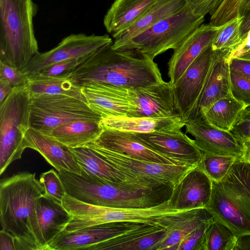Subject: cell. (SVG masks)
<instances>
[{
	"label": "cell",
	"mask_w": 250,
	"mask_h": 250,
	"mask_svg": "<svg viewBox=\"0 0 250 250\" xmlns=\"http://www.w3.org/2000/svg\"><path fill=\"white\" fill-rule=\"evenodd\" d=\"M112 43L78 59L68 79L81 88L94 83L136 89L163 80L157 64L128 50L113 49Z\"/></svg>",
	"instance_id": "obj_1"
},
{
	"label": "cell",
	"mask_w": 250,
	"mask_h": 250,
	"mask_svg": "<svg viewBox=\"0 0 250 250\" xmlns=\"http://www.w3.org/2000/svg\"><path fill=\"white\" fill-rule=\"evenodd\" d=\"M44 193L35 173L20 172L0 181V223L15 237L16 250H48L37 214V200Z\"/></svg>",
	"instance_id": "obj_2"
},
{
	"label": "cell",
	"mask_w": 250,
	"mask_h": 250,
	"mask_svg": "<svg viewBox=\"0 0 250 250\" xmlns=\"http://www.w3.org/2000/svg\"><path fill=\"white\" fill-rule=\"evenodd\" d=\"M205 208L235 235L250 234V163L237 158L223 179L212 181Z\"/></svg>",
	"instance_id": "obj_3"
},
{
	"label": "cell",
	"mask_w": 250,
	"mask_h": 250,
	"mask_svg": "<svg viewBox=\"0 0 250 250\" xmlns=\"http://www.w3.org/2000/svg\"><path fill=\"white\" fill-rule=\"evenodd\" d=\"M32 0H0V61L22 70L39 52Z\"/></svg>",
	"instance_id": "obj_4"
},
{
	"label": "cell",
	"mask_w": 250,
	"mask_h": 250,
	"mask_svg": "<svg viewBox=\"0 0 250 250\" xmlns=\"http://www.w3.org/2000/svg\"><path fill=\"white\" fill-rule=\"evenodd\" d=\"M172 187L165 185L153 189H134L85 175L77 180L74 195L77 200L91 205L117 208H146L168 200Z\"/></svg>",
	"instance_id": "obj_5"
},
{
	"label": "cell",
	"mask_w": 250,
	"mask_h": 250,
	"mask_svg": "<svg viewBox=\"0 0 250 250\" xmlns=\"http://www.w3.org/2000/svg\"><path fill=\"white\" fill-rule=\"evenodd\" d=\"M31 95L28 83L13 88L0 104V174L26 148L24 139L30 127Z\"/></svg>",
	"instance_id": "obj_6"
},
{
	"label": "cell",
	"mask_w": 250,
	"mask_h": 250,
	"mask_svg": "<svg viewBox=\"0 0 250 250\" xmlns=\"http://www.w3.org/2000/svg\"><path fill=\"white\" fill-rule=\"evenodd\" d=\"M204 17L186 7L177 14L162 20L114 50H128L154 60L169 49L173 50L203 24Z\"/></svg>",
	"instance_id": "obj_7"
},
{
	"label": "cell",
	"mask_w": 250,
	"mask_h": 250,
	"mask_svg": "<svg viewBox=\"0 0 250 250\" xmlns=\"http://www.w3.org/2000/svg\"><path fill=\"white\" fill-rule=\"evenodd\" d=\"M102 119L81 98L64 94L31 95L30 127L44 135L73 121Z\"/></svg>",
	"instance_id": "obj_8"
},
{
	"label": "cell",
	"mask_w": 250,
	"mask_h": 250,
	"mask_svg": "<svg viewBox=\"0 0 250 250\" xmlns=\"http://www.w3.org/2000/svg\"><path fill=\"white\" fill-rule=\"evenodd\" d=\"M65 208L73 217L67 226L70 232L111 222L151 223L158 216L181 211L172 209L167 200L150 208H117L89 204L73 197L68 198Z\"/></svg>",
	"instance_id": "obj_9"
},
{
	"label": "cell",
	"mask_w": 250,
	"mask_h": 250,
	"mask_svg": "<svg viewBox=\"0 0 250 250\" xmlns=\"http://www.w3.org/2000/svg\"><path fill=\"white\" fill-rule=\"evenodd\" d=\"M85 146L95 150L118 169L156 186L173 187L187 172L196 167L142 160L89 145Z\"/></svg>",
	"instance_id": "obj_10"
},
{
	"label": "cell",
	"mask_w": 250,
	"mask_h": 250,
	"mask_svg": "<svg viewBox=\"0 0 250 250\" xmlns=\"http://www.w3.org/2000/svg\"><path fill=\"white\" fill-rule=\"evenodd\" d=\"M213 55L211 44L194 60L173 85L177 112L185 123L198 117L197 108Z\"/></svg>",
	"instance_id": "obj_11"
},
{
	"label": "cell",
	"mask_w": 250,
	"mask_h": 250,
	"mask_svg": "<svg viewBox=\"0 0 250 250\" xmlns=\"http://www.w3.org/2000/svg\"><path fill=\"white\" fill-rule=\"evenodd\" d=\"M112 43L111 38L107 35L71 34L53 49L35 55L21 70L30 77L53 64L79 59Z\"/></svg>",
	"instance_id": "obj_12"
},
{
	"label": "cell",
	"mask_w": 250,
	"mask_h": 250,
	"mask_svg": "<svg viewBox=\"0 0 250 250\" xmlns=\"http://www.w3.org/2000/svg\"><path fill=\"white\" fill-rule=\"evenodd\" d=\"M142 143L184 165L197 167L203 152L181 129L150 133L133 132Z\"/></svg>",
	"instance_id": "obj_13"
},
{
	"label": "cell",
	"mask_w": 250,
	"mask_h": 250,
	"mask_svg": "<svg viewBox=\"0 0 250 250\" xmlns=\"http://www.w3.org/2000/svg\"><path fill=\"white\" fill-rule=\"evenodd\" d=\"M70 149L82 172L104 182L134 189H153L165 186L153 185L118 169L89 147Z\"/></svg>",
	"instance_id": "obj_14"
},
{
	"label": "cell",
	"mask_w": 250,
	"mask_h": 250,
	"mask_svg": "<svg viewBox=\"0 0 250 250\" xmlns=\"http://www.w3.org/2000/svg\"><path fill=\"white\" fill-rule=\"evenodd\" d=\"M135 105L132 117L162 118L179 115L175 102L173 85L164 80L147 86L130 89Z\"/></svg>",
	"instance_id": "obj_15"
},
{
	"label": "cell",
	"mask_w": 250,
	"mask_h": 250,
	"mask_svg": "<svg viewBox=\"0 0 250 250\" xmlns=\"http://www.w3.org/2000/svg\"><path fill=\"white\" fill-rule=\"evenodd\" d=\"M142 223L117 222L92 226L67 232L63 231L48 244V250H85L116 237Z\"/></svg>",
	"instance_id": "obj_16"
},
{
	"label": "cell",
	"mask_w": 250,
	"mask_h": 250,
	"mask_svg": "<svg viewBox=\"0 0 250 250\" xmlns=\"http://www.w3.org/2000/svg\"><path fill=\"white\" fill-rule=\"evenodd\" d=\"M187 133L192 136L198 147L205 153L241 158V143L231 132L209 125L201 116L185 123Z\"/></svg>",
	"instance_id": "obj_17"
},
{
	"label": "cell",
	"mask_w": 250,
	"mask_h": 250,
	"mask_svg": "<svg viewBox=\"0 0 250 250\" xmlns=\"http://www.w3.org/2000/svg\"><path fill=\"white\" fill-rule=\"evenodd\" d=\"M212 181L197 166L187 172L172 187L167 200L173 210L205 208L212 192Z\"/></svg>",
	"instance_id": "obj_18"
},
{
	"label": "cell",
	"mask_w": 250,
	"mask_h": 250,
	"mask_svg": "<svg viewBox=\"0 0 250 250\" xmlns=\"http://www.w3.org/2000/svg\"><path fill=\"white\" fill-rule=\"evenodd\" d=\"M82 91L90 108L102 118L133 116L135 105L130 89L94 83L83 87Z\"/></svg>",
	"instance_id": "obj_19"
},
{
	"label": "cell",
	"mask_w": 250,
	"mask_h": 250,
	"mask_svg": "<svg viewBox=\"0 0 250 250\" xmlns=\"http://www.w3.org/2000/svg\"><path fill=\"white\" fill-rule=\"evenodd\" d=\"M103 127L100 136L94 142L88 145L140 160L168 165H184L145 145L137 138L133 132Z\"/></svg>",
	"instance_id": "obj_20"
},
{
	"label": "cell",
	"mask_w": 250,
	"mask_h": 250,
	"mask_svg": "<svg viewBox=\"0 0 250 250\" xmlns=\"http://www.w3.org/2000/svg\"><path fill=\"white\" fill-rule=\"evenodd\" d=\"M206 208L184 210L158 216L151 223L164 229L167 236L159 250H176L182 239L204 223L214 221Z\"/></svg>",
	"instance_id": "obj_21"
},
{
	"label": "cell",
	"mask_w": 250,
	"mask_h": 250,
	"mask_svg": "<svg viewBox=\"0 0 250 250\" xmlns=\"http://www.w3.org/2000/svg\"><path fill=\"white\" fill-rule=\"evenodd\" d=\"M230 50L213 51L208 73L197 108L198 116L219 100L231 95L229 63Z\"/></svg>",
	"instance_id": "obj_22"
},
{
	"label": "cell",
	"mask_w": 250,
	"mask_h": 250,
	"mask_svg": "<svg viewBox=\"0 0 250 250\" xmlns=\"http://www.w3.org/2000/svg\"><path fill=\"white\" fill-rule=\"evenodd\" d=\"M220 27L203 23L174 50L167 63V75L173 84L204 49L211 43Z\"/></svg>",
	"instance_id": "obj_23"
},
{
	"label": "cell",
	"mask_w": 250,
	"mask_h": 250,
	"mask_svg": "<svg viewBox=\"0 0 250 250\" xmlns=\"http://www.w3.org/2000/svg\"><path fill=\"white\" fill-rule=\"evenodd\" d=\"M166 236L164 229L151 223H142L86 250H159Z\"/></svg>",
	"instance_id": "obj_24"
},
{
	"label": "cell",
	"mask_w": 250,
	"mask_h": 250,
	"mask_svg": "<svg viewBox=\"0 0 250 250\" xmlns=\"http://www.w3.org/2000/svg\"><path fill=\"white\" fill-rule=\"evenodd\" d=\"M24 139L26 148L38 151L58 171L63 170L81 175V168L70 148L31 127Z\"/></svg>",
	"instance_id": "obj_25"
},
{
	"label": "cell",
	"mask_w": 250,
	"mask_h": 250,
	"mask_svg": "<svg viewBox=\"0 0 250 250\" xmlns=\"http://www.w3.org/2000/svg\"><path fill=\"white\" fill-rule=\"evenodd\" d=\"M186 6V0H158L141 17L127 28L112 36L115 40L112 44V48L116 49L159 21L177 14Z\"/></svg>",
	"instance_id": "obj_26"
},
{
	"label": "cell",
	"mask_w": 250,
	"mask_h": 250,
	"mask_svg": "<svg viewBox=\"0 0 250 250\" xmlns=\"http://www.w3.org/2000/svg\"><path fill=\"white\" fill-rule=\"evenodd\" d=\"M101 124L104 127L137 133L180 129L185 125L180 115L162 118L108 117L102 118Z\"/></svg>",
	"instance_id": "obj_27"
},
{
	"label": "cell",
	"mask_w": 250,
	"mask_h": 250,
	"mask_svg": "<svg viewBox=\"0 0 250 250\" xmlns=\"http://www.w3.org/2000/svg\"><path fill=\"white\" fill-rule=\"evenodd\" d=\"M158 0H115L104 18V24L112 36L130 26Z\"/></svg>",
	"instance_id": "obj_28"
},
{
	"label": "cell",
	"mask_w": 250,
	"mask_h": 250,
	"mask_svg": "<svg viewBox=\"0 0 250 250\" xmlns=\"http://www.w3.org/2000/svg\"><path fill=\"white\" fill-rule=\"evenodd\" d=\"M37 214L46 244L62 232L72 216L61 203L44 194L37 202Z\"/></svg>",
	"instance_id": "obj_29"
},
{
	"label": "cell",
	"mask_w": 250,
	"mask_h": 250,
	"mask_svg": "<svg viewBox=\"0 0 250 250\" xmlns=\"http://www.w3.org/2000/svg\"><path fill=\"white\" fill-rule=\"evenodd\" d=\"M103 129L101 121L79 120L57 127L45 135L73 148L93 143Z\"/></svg>",
	"instance_id": "obj_30"
},
{
	"label": "cell",
	"mask_w": 250,
	"mask_h": 250,
	"mask_svg": "<svg viewBox=\"0 0 250 250\" xmlns=\"http://www.w3.org/2000/svg\"><path fill=\"white\" fill-rule=\"evenodd\" d=\"M245 107L244 104L230 95L216 101L201 117L212 126L230 132Z\"/></svg>",
	"instance_id": "obj_31"
},
{
	"label": "cell",
	"mask_w": 250,
	"mask_h": 250,
	"mask_svg": "<svg viewBox=\"0 0 250 250\" xmlns=\"http://www.w3.org/2000/svg\"><path fill=\"white\" fill-rule=\"evenodd\" d=\"M28 85L31 95L64 94L86 100L82 88L75 85L68 78L46 77L40 74L28 77Z\"/></svg>",
	"instance_id": "obj_32"
},
{
	"label": "cell",
	"mask_w": 250,
	"mask_h": 250,
	"mask_svg": "<svg viewBox=\"0 0 250 250\" xmlns=\"http://www.w3.org/2000/svg\"><path fill=\"white\" fill-rule=\"evenodd\" d=\"M242 19L243 16H238L220 27L211 43L213 51L230 50L234 57L244 40L240 34Z\"/></svg>",
	"instance_id": "obj_33"
},
{
	"label": "cell",
	"mask_w": 250,
	"mask_h": 250,
	"mask_svg": "<svg viewBox=\"0 0 250 250\" xmlns=\"http://www.w3.org/2000/svg\"><path fill=\"white\" fill-rule=\"evenodd\" d=\"M236 236L229 228L214 220L207 231L205 250H233Z\"/></svg>",
	"instance_id": "obj_34"
},
{
	"label": "cell",
	"mask_w": 250,
	"mask_h": 250,
	"mask_svg": "<svg viewBox=\"0 0 250 250\" xmlns=\"http://www.w3.org/2000/svg\"><path fill=\"white\" fill-rule=\"evenodd\" d=\"M237 158L233 156L215 155L203 152L198 167L213 182L223 179Z\"/></svg>",
	"instance_id": "obj_35"
},
{
	"label": "cell",
	"mask_w": 250,
	"mask_h": 250,
	"mask_svg": "<svg viewBox=\"0 0 250 250\" xmlns=\"http://www.w3.org/2000/svg\"><path fill=\"white\" fill-rule=\"evenodd\" d=\"M244 0H224L216 10L210 15L209 23L221 26L239 16L240 7Z\"/></svg>",
	"instance_id": "obj_36"
},
{
	"label": "cell",
	"mask_w": 250,
	"mask_h": 250,
	"mask_svg": "<svg viewBox=\"0 0 250 250\" xmlns=\"http://www.w3.org/2000/svg\"><path fill=\"white\" fill-rule=\"evenodd\" d=\"M40 181L45 188V195L62 203L66 193L58 173L53 169L43 172L40 175Z\"/></svg>",
	"instance_id": "obj_37"
},
{
	"label": "cell",
	"mask_w": 250,
	"mask_h": 250,
	"mask_svg": "<svg viewBox=\"0 0 250 250\" xmlns=\"http://www.w3.org/2000/svg\"><path fill=\"white\" fill-rule=\"evenodd\" d=\"M213 221L204 223L188 234L180 242L176 250H205L207 231Z\"/></svg>",
	"instance_id": "obj_38"
},
{
	"label": "cell",
	"mask_w": 250,
	"mask_h": 250,
	"mask_svg": "<svg viewBox=\"0 0 250 250\" xmlns=\"http://www.w3.org/2000/svg\"><path fill=\"white\" fill-rule=\"evenodd\" d=\"M232 96L246 107L250 106V80L230 69Z\"/></svg>",
	"instance_id": "obj_39"
},
{
	"label": "cell",
	"mask_w": 250,
	"mask_h": 250,
	"mask_svg": "<svg viewBox=\"0 0 250 250\" xmlns=\"http://www.w3.org/2000/svg\"><path fill=\"white\" fill-rule=\"evenodd\" d=\"M0 79L14 88L28 83V77L21 69L0 61Z\"/></svg>",
	"instance_id": "obj_40"
},
{
	"label": "cell",
	"mask_w": 250,
	"mask_h": 250,
	"mask_svg": "<svg viewBox=\"0 0 250 250\" xmlns=\"http://www.w3.org/2000/svg\"><path fill=\"white\" fill-rule=\"evenodd\" d=\"M78 62V59L62 61L47 67L38 74L49 77L68 78Z\"/></svg>",
	"instance_id": "obj_41"
},
{
	"label": "cell",
	"mask_w": 250,
	"mask_h": 250,
	"mask_svg": "<svg viewBox=\"0 0 250 250\" xmlns=\"http://www.w3.org/2000/svg\"><path fill=\"white\" fill-rule=\"evenodd\" d=\"M230 132L241 143L250 138V106L242 111Z\"/></svg>",
	"instance_id": "obj_42"
},
{
	"label": "cell",
	"mask_w": 250,
	"mask_h": 250,
	"mask_svg": "<svg viewBox=\"0 0 250 250\" xmlns=\"http://www.w3.org/2000/svg\"><path fill=\"white\" fill-rule=\"evenodd\" d=\"M224 0H186V5L199 17L212 15Z\"/></svg>",
	"instance_id": "obj_43"
},
{
	"label": "cell",
	"mask_w": 250,
	"mask_h": 250,
	"mask_svg": "<svg viewBox=\"0 0 250 250\" xmlns=\"http://www.w3.org/2000/svg\"><path fill=\"white\" fill-rule=\"evenodd\" d=\"M239 16H243L240 34L244 40L247 33L250 31V0H244L240 7Z\"/></svg>",
	"instance_id": "obj_44"
},
{
	"label": "cell",
	"mask_w": 250,
	"mask_h": 250,
	"mask_svg": "<svg viewBox=\"0 0 250 250\" xmlns=\"http://www.w3.org/2000/svg\"><path fill=\"white\" fill-rule=\"evenodd\" d=\"M230 69L233 70L250 80V61L232 58L229 63Z\"/></svg>",
	"instance_id": "obj_45"
},
{
	"label": "cell",
	"mask_w": 250,
	"mask_h": 250,
	"mask_svg": "<svg viewBox=\"0 0 250 250\" xmlns=\"http://www.w3.org/2000/svg\"><path fill=\"white\" fill-rule=\"evenodd\" d=\"M0 250H16L15 237L3 229L0 231Z\"/></svg>",
	"instance_id": "obj_46"
},
{
	"label": "cell",
	"mask_w": 250,
	"mask_h": 250,
	"mask_svg": "<svg viewBox=\"0 0 250 250\" xmlns=\"http://www.w3.org/2000/svg\"><path fill=\"white\" fill-rule=\"evenodd\" d=\"M233 250H250V234L236 235Z\"/></svg>",
	"instance_id": "obj_47"
},
{
	"label": "cell",
	"mask_w": 250,
	"mask_h": 250,
	"mask_svg": "<svg viewBox=\"0 0 250 250\" xmlns=\"http://www.w3.org/2000/svg\"><path fill=\"white\" fill-rule=\"evenodd\" d=\"M13 87L6 81L0 79V104L8 96Z\"/></svg>",
	"instance_id": "obj_48"
},
{
	"label": "cell",
	"mask_w": 250,
	"mask_h": 250,
	"mask_svg": "<svg viewBox=\"0 0 250 250\" xmlns=\"http://www.w3.org/2000/svg\"><path fill=\"white\" fill-rule=\"evenodd\" d=\"M250 48V31L246 34L242 43L238 47L233 57H235L246 51Z\"/></svg>",
	"instance_id": "obj_49"
},
{
	"label": "cell",
	"mask_w": 250,
	"mask_h": 250,
	"mask_svg": "<svg viewBox=\"0 0 250 250\" xmlns=\"http://www.w3.org/2000/svg\"><path fill=\"white\" fill-rule=\"evenodd\" d=\"M243 153L241 159L250 163V138L241 142Z\"/></svg>",
	"instance_id": "obj_50"
},
{
	"label": "cell",
	"mask_w": 250,
	"mask_h": 250,
	"mask_svg": "<svg viewBox=\"0 0 250 250\" xmlns=\"http://www.w3.org/2000/svg\"><path fill=\"white\" fill-rule=\"evenodd\" d=\"M235 58L241 60L250 61V48L246 51L242 53Z\"/></svg>",
	"instance_id": "obj_51"
}]
</instances>
